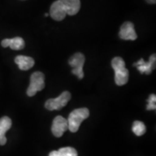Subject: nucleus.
<instances>
[{
  "mask_svg": "<svg viewBox=\"0 0 156 156\" xmlns=\"http://www.w3.org/2000/svg\"><path fill=\"white\" fill-rule=\"evenodd\" d=\"M15 62L18 65L19 69L23 71H26L34 67L35 61L33 58L26 56H17L15 58Z\"/></svg>",
  "mask_w": 156,
  "mask_h": 156,
  "instance_id": "ddd939ff",
  "label": "nucleus"
},
{
  "mask_svg": "<svg viewBox=\"0 0 156 156\" xmlns=\"http://www.w3.org/2000/svg\"><path fill=\"white\" fill-rule=\"evenodd\" d=\"M71 98V94L68 91H64L56 98H51L45 103V108L49 111L60 110L64 107Z\"/></svg>",
  "mask_w": 156,
  "mask_h": 156,
  "instance_id": "20e7f679",
  "label": "nucleus"
},
{
  "mask_svg": "<svg viewBox=\"0 0 156 156\" xmlns=\"http://www.w3.org/2000/svg\"><path fill=\"white\" fill-rule=\"evenodd\" d=\"M2 46L4 48L10 47L13 50H21L25 47V41L20 37H15L12 39L6 38L2 41Z\"/></svg>",
  "mask_w": 156,
  "mask_h": 156,
  "instance_id": "9b49d317",
  "label": "nucleus"
},
{
  "mask_svg": "<svg viewBox=\"0 0 156 156\" xmlns=\"http://www.w3.org/2000/svg\"><path fill=\"white\" fill-rule=\"evenodd\" d=\"M48 13H46V14H45V17H48Z\"/></svg>",
  "mask_w": 156,
  "mask_h": 156,
  "instance_id": "6ab92c4d",
  "label": "nucleus"
},
{
  "mask_svg": "<svg viewBox=\"0 0 156 156\" xmlns=\"http://www.w3.org/2000/svg\"><path fill=\"white\" fill-rule=\"evenodd\" d=\"M65 8L67 15H75L80 11L81 3L80 0H59Z\"/></svg>",
  "mask_w": 156,
  "mask_h": 156,
  "instance_id": "9d476101",
  "label": "nucleus"
},
{
  "mask_svg": "<svg viewBox=\"0 0 156 156\" xmlns=\"http://www.w3.org/2000/svg\"><path fill=\"white\" fill-rule=\"evenodd\" d=\"M132 132L136 136H142L146 132V126L143 122L135 121L132 124Z\"/></svg>",
  "mask_w": 156,
  "mask_h": 156,
  "instance_id": "4468645a",
  "label": "nucleus"
},
{
  "mask_svg": "<svg viewBox=\"0 0 156 156\" xmlns=\"http://www.w3.org/2000/svg\"><path fill=\"white\" fill-rule=\"evenodd\" d=\"M58 152L60 156H77V153L76 150L71 147L60 148Z\"/></svg>",
  "mask_w": 156,
  "mask_h": 156,
  "instance_id": "2eb2a0df",
  "label": "nucleus"
},
{
  "mask_svg": "<svg viewBox=\"0 0 156 156\" xmlns=\"http://www.w3.org/2000/svg\"><path fill=\"white\" fill-rule=\"evenodd\" d=\"M45 76L41 72H35L30 76V82L27 90V95L29 97L35 95L38 91L42 90L45 87Z\"/></svg>",
  "mask_w": 156,
  "mask_h": 156,
  "instance_id": "7ed1b4c3",
  "label": "nucleus"
},
{
  "mask_svg": "<svg viewBox=\"0 0 156 156\" xmlns=\"http://www.w3.org/2000/svg\"><path fill=\"white\" fill-rule=\"evenodd\" d=\"M156 56L155 54H153L149 58V62H145L143 58H140L137 62L134 64V67H136L137 69L141 74L145 73L146 75H150L151 72L155 68Z\"/></svg>",
  "mask_w": 156,
  "mask_h": 156,
  "instance_id": "0eeeda50",
  "label": "nucleus"
},
{
  "mask_svg": "<svg viewBox=\"0 0 156 156\" xmlns=\"http://www.w3.org/2000/svg\"><path fill=\"white\" fill-rule=\"evenodd\" d=\"M156 96L155 94H151L147 99V110H155L156 108Z\"/></svg>",
  "mask_w": 156,
  "mask_h": 156,
  "instance_id": "dca6fc26",
  "label": "nucleus"
},
{
  "mask_svg": "<svg viewBox=\"0 0 156 156\" xmlns=\"http://www.w3.org/2000/svg\"><path fill=\"white\" fill-rule=\"evenodd\" d=\"M112 66L115 72V83L118 86H122L129 80V71L125 67V62L122 57L116 56L112 61Z\"/></svg>",
  "mask_w": 156,
  "mask_h": 156,
  "instance_id": "f257e3e1",
  "label": "nucleus"
},
{
  "mask_svg": "<svg viewBox=\"0 0 156 156\" xmlns=\"http://www.w3.org/2000/svg\"><path fill=\"white\" fill-rule=\"evenodd\" d=\"M48 156H60V155H59V153H58V151H54L51 152V153H49V155Z\"/></svg>",
  "mask_w": 156,
  "mask_h": 156,
  "instance_id": "f3484780",
  "label": "nucleus"
},
{
  "mask_svg": "<svg viewBox=\"0 0 156 156\" xmlns=\"http://www.w3.org/2000/svg\"><path fill=\"white\" fill-rule=\"evenodd\" d=\"M12 126V121L9 117L4 116L0 119V145H5L7 142V138L5 134Z\"/></svg>",
  "mask_w": 156,
  "mask_h": 156,
  "instance_id": "f8f14e48",
  "label": "nucleus"
},
{
  "mask_svg": "<svg viewBox=\"0 0 156 156\" xmlns=\"http://www.w3.org/2000/svg\"><path fill=\"white\" fill-rule=\"evenodd\" d=\"M120 38L126 41H135L137 35L134 30V25L131 22H125L121 26L119 30Z\"/></svg>",
  "mask_w": 156,
  "mask_h": 156,
  "instance_id": "6e6552de",
  "label": "nucleus"
},
{
  "mask_svg": "<svg viewBox=\"0 0 156 156\" xmlns=\"http://www.w3.org/2000/svg\"><path fill=\"white\" fill-rule=\"evenodd\" d=\"M50 16L56 21H61L65 18L67 12L59 0L55 1L50 7Z\"/></svg>",
  "mask_w": 156,
  "mask_h": 156,
  "instance_id": "1a4fd4ad",
  "label": "nucleus"
},
{
  "mask_svg": "<svg viewBox=\"0 0 156 156\" xmlns=\"http://www.w3.org/2000/svg\"><path fill=\"white\" fill-rule=\"evenodd\" d=\"M90 112L87 108L75 109L68 117V129L71 132H76L79 129L81 123L89 116Z\"/></svg>",
  "mask_w": 156,
  "mask_h": 156,
  "instance_id": "f03ea898",
  "label": "nucleus"
},
{
  "mask_svg": "<svg viewBox=\"0 0 156 156\" xmlns=\"http://www.w3.org/2000/svg\"><path fill=\"white\" fill-rule=\"evenodd\" d=\"M68 129L67 119L61 116L54 118L51 126V132L56 137H60Z\"/></svg>",
  "mask_w": 156,
  "mask_h": 156,
  "instance_id": "423d86ee",
  "label": "nucleus"
},
{
  "mask_svg": "<svg viewBox=\"0 0 156 156\" xmlns=\"http://www.w3.org/2000/svg\"><path fill=\"white\" fill-rule=\"evenodd\" d=\"M147 3L149 4H155L156 0H145Z\"/></svg>",
  "mask_w": 156,
  "mask_h": 156,
  "instance_id": "a211bd4d",
  "label": "nucleus"
},
{
  "mask_svg": "<svg viewBox=\"0 0 156 156\" xmlns=\"http://www.w3.org/2000/svg\"><path fill=\"white\" fill-rule=\"evenodd\" d=\"M85 56L82 53H76L69 59V64L73 67L72 73L77 76L79 79L84 77L83 66L85 64Z\"/></svg>",
  "mask_w": 156,
  "mask_h": 156,
  "instance_id": "39448f33",
  "label": "nucleus"
}]
</instances>
